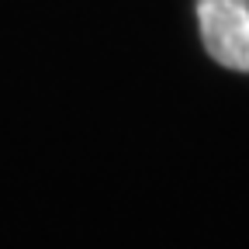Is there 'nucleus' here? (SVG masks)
<instances>
[{
  "instance_id": "obj_1",
  "label": "nucleus",
  "mask_w": 249,
  "mask_h": 249,
  "mask_svg": "<svg viewBox=\"0 0 249 249\" xmlns=\"http://www.w3.org/2000/svg\"><path fill=\"white\" fill-rule=\"evenodd\" d=\"M197 24L214 62L249 73V0H197Z\"/></svg>"
}]
</instances>
